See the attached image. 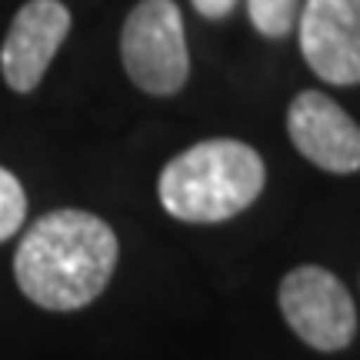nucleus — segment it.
<instances>
[{
	"instance_id": "7ed1b4c3",
	"label": "nucleus",
	"mask_w": 360,
	"mask_h": 360,
	"mask_svg": "<svg viewBox=\"0 0 360 360\" xmlns=\"http://www.w3.org/2000/svg\"><path fill=\"white\" fill-rule=\"evenodd\" d=\"M120 64L150 97H174L191 77L184 17L174 0H141L120 30Z\"/></svg>"
},
{
	"instance_id": "39448f33",
	"label": "nucleus",
	"mask_w": 360,
	"mask_h": 360,
	"mask_svg": "<svg viewBox=\"0 0 360 360\" xmlns=\"http://www.w3.org/2000/svg\"><path fill=\"white\" fill-rule=\"evenodd\" d=\"M297 37L307 67L327 84H360V0H304Z\"/></svg>"
},
{
	"instance_id": "f257e3e1",
	"label": "nucleus",
	"mask_w": 360,
	"mask_h": 360,
	"mask_svg": "<svg viewBox=\"0 0 360 360\" xmlns=\"http://www.w3.org/2000/svg\"><path fill=\"white\" fill-rule=\"evenodd\" d=\"M114 227L90 210H51L20 237L13 254V281L20 294L53 314L94 304L117 270Z\"/></svg>"
},
{
	"instance_id": "0eeeda50",
	"label": "nucleus",
	"mask_w": 360,
	"mask_h": 360,
	"mask_svg": "<svg viewBox=\"0 0 360 360\" xmlns=\"http://www.w3.org/2000/svg\"><path fill=\"white\" fill-rule=\"evenodd\" d=\"M287 134L300 157L327 174L360 170V124L321 90L297 94L287 110Z\"/></svg>"
},
{
	"instance_id": "423d86ee",
	"label": "nucleus",
	"mask_w": 360,
	"mask_h": 360,
	"mask_svg": "<svg viewBox=\"0 0 360 360\" xmlns=\"http://www.w3.org/2000/svg\"><path fill=\"white\" fill-rule=\"evenodd\" d=\"M70 24V11L60 0H27L13 13L0 44V74L13 94H30L44 80L57 51L64 47Z\"/></svg>"
},
{
	"instance_id": "20e7f679",
	"label": "nucleus",
	"mask_w": 360,
	"mask_h": 360,
	"mask_svg": "<svg viewBox=\"0 0 360 360\" xmlns=\"http://www.w3.org/2000/svg\"><path fill=\"white\" fill-rule=\"evenodd\" d=\"M287 327L321 354L347 350L357 337V307L337 274L317 264L294 267L277 287Z\"/></svg>"
},
{
	"instance_id": "1a4fd4ad",
	"label": "nucleus",
	"mask_w": 360,
	"mask_h": 360,
	"mask_svg": "<svg viewBox=\"0 0 360 360\" xmlns=\"http://www.w3.org/2000/svg\"><path fill=\"white\" fill-rule=\"evenodd\" d=\"M27 217V193L24 184L13 177L7 167H0V244L11 240L20 231Z\"/></svg>"
},
{
	"instance_id": "f03ea898",
	"label": "nucleus",
	"mask_w": 360,
	"mask_h": 360,
	"mask_svg": "<svg viewBox=\"0 0 360 360\" xmlns=\"http://www.w3.org/2000/svg\"><path fill=\"white\" fill-rule=\"evenodd\" d=\"M264 157L244 141L214 137L170 157L157 180L160 207L184 224H220L264 193Z\"/></svg>"
},
{
	"instance_id": "9d476101",
	"label": "nucleus",
	"mask_w": 360,
	"mask_h": 360,
	"mask_svg": "<svg viewBox=\"0 0 360 360\" xmlns=\"http://www.w3.org/2000/svg\"><path fill=\"white\" fill-rule=\"evenodd\" d=\"M193 11L200 13V17H207V20H227L233 13V7H237V0H191Z\"/></svg>"
},
{
	"instance_id": "6e6552de",
	"label": "nucleus",
	"mask_w": 360,
	"mask_h": 360,
	"mask_svg": "<svg viewBox=\"0 0 360 360\" xmlns=\"http://www.w3.org/2000/svg\"><path fill=\"white\" fill-rule=\"evenodd\" d=\"M304 0H247V13H250V24L257 34L277 40L287 37L297 27Z\"/></svg>"
}]
</instances>
